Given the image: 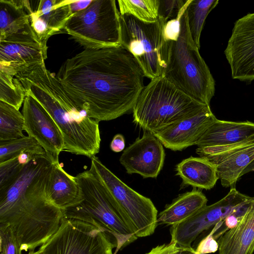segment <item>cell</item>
Returning <instances> with one entry per match:
<instances>
[{
    "label": "cell",
    "instance_id": "6da1fadb",
    "mask_svg": "<svg viewBox=\"0 0 254 254\" xmlns=\"http://www.w3.org/2000/svg\"><path fill=\"white\" fill-rule=\"evenodd\" d=\"M56 76L73 102L99 122L132 111L144 88L140 67L121 44L85 49L67 59Z\"/></svg>",
    "mask_w": 254,
    "mask_h": 254
},
{
    "label": "cell",
    "instance_id": "7a4b0ae2",
    "mask_svg": "<svg viewBox=\"0 0 254 254\" xmlns=\"http://www.w3.org/2000/svg\"><path fill=\"white\" fill-rule=\"evenodd\" d=\"M53 159L37 154L18 177L0 192V224L11 228L21 251L33 252L59 229L63 211L48 194Z\"/></svg>",
    "mask_w": 254,
    "mask_h": 254
},
{
    "label": "cell",
    "instance_id": "3957f363",
    "mask_svg": "<svg viewBox=\"0 0 254 254\" xmlns=\"http://www.w3.org/2000/svg\"><path fill=\"white\" fill-rule=\"evenodd\" d=\"M15 77L48 112L62 134L64 151L90 158L100 150L99 122L71 99L61 82L48 70L45 62L31 65Z\"/></svg>",
    "mask_w": 254,
    "mask_h": 254
},
{
    "label": "cell",
    "instance_id": "277c9868",
    "mask_svg": "<svg viewBox=\"0 0 254 254\" xmlns=\"http://www.w3.org/2000/svg\"><path fill=\"white\" fill-rule=\"evenodd\" d=\"M79 186V204L63 211L64 217L98 224L113 236L117 244L114 254L133 243L136 236L128 220L98 175L91 168L76 176Z\"/></svg>",
    "mask_w": 254,
    "mask_h": 254
},
{
    "label": "cell",
    "instance_id": "5b68a950",
    "mask_svg": "<svg viewBox=\"0 0 254 254\" xmlns=\"http://www.w3.org/2000/svg\"><path fill=\"white\" fill-rule=\"evenodd\" d=\"M207 105L189 96L161 75L151 80L133 107V122L154 133L193 116Z\"/></svg>",
    "mask_w": 254,
    "mask_h": 254
},
{
    "label": "cell",
    "instance_id": "8992f818",
    "mask_svg": "<svg viewBox=\"0 0 254 254\" xmlns=\"http://www.w3.org/2000/svg\"><path fill=\"white\" fill-rule=\"evenodd\" d=\"M186 10L177 40L168 42L167 64L162 75L189 96L209 105L215 93V81L191 37Z\"/></svg>",
    "mask_w": 254,
    "mask_h": 254
},
{
    "label": "cell",
    "instance_id": "52a82bcc",
    "mask_svg": "<svg viewBox=\"0 0 254 254\" xmlns=\"http://www.w3.org/2000/svg\"><path fill=\"white\" fill-rule=\"evenodd\" d=\"M119 23L120 43L134 56L144 76L151 80L162 75L168 54L165 23L158 18L147 22L127 14H120Z\"/></svg>",
    "mask_w": 254,
    "mask_h": 254
},
{
    "label": "cell",
    "instance_id": "ba28073f",
    "mask_svg": "<svg viewBox=\"0 0 254 254\" xmlns=\"http://www.w3.org/2000/svg\"><path fill=\"white\" fill-rule=\"evenodd\" d=\"M120 15L115 0H93L71 15L64 30L84 49L118 45Z\"/></svg>",
    "mask_w": 254,
    "mask_h": 254
},
{
    "label": "cell",
    "instance_id": "9c48e42d",
    "mask_svg": "<svg viewBox=\"0 0 254 254\" xmlns=\"http://www.w3.org/2000/svg\"><path fill=\"white\" fill-rule=\"evenodd\" d=\"M100 225L63 216L58 231L38 252L42 254H114L117 247Z\"/></svg>",
    "mask_w": 254,
    "mask_h": 254
},
{
    "label": "cell",
    "instance_id": "30bf717a",
    "mask_svg": "<svg viewBox=\"0 0 254 254\" xmlns=\"http://www.w3.org/2000/svg\"><path fill=\"white\" fill-rule=\"evenodd\" d=\"M90 168L98 175L112 194L139 238L153 234L157 224V208L151 200L129 187L108 169L100 160L91 158Z\"/></svg>",
    "mask_w": 254,
    "mask_h": 254
},
{
    "label": "cell",
    "instance_id": "8fae6325",
    "mask_svg": "<svg viewBox=\"0 0 254 254\" xmlns=\"http://www.w3.org/2000/svg\"><path fill=\"white\" fill-rule=\"evenodd\" d=\"M251 198L232 188L218 201L206 205L186 220L172 225L170 242L175 243L179 247L192 248V243L201 233L223 221Z\"/></svg>",
    "mask_w": 254,
    "mask_h": 254
},
{
    "label": "cell",
    "instance_id": "7c38bea8",
    "mask_svg": "<svg viewBox=\"0 0 254 254\" xmlns=\"http://www.w3.org/2000/svg\"><path fill=\"white\" fill-rule=\"evenodd\" d=\"M254 142V123L216 119L198 140L196 153L201 157L225 153Z\"/></svg>",
    "mask_w": 254,
    "mask_h": 254
},
{
    "label": "cell",
    "instance_id": "4fadbf2b",
    "mask_svg": "<svg viewBox=\"0 0 254 254\" xmlns=\"http://www.w3.org/2000/svg\"><path fill=\"white\" fill-rule=\"evenodd\" d=\"M224 53L233 79L254 80V13L236 21Z\"/></svg>",
    "mask_w": 254,
    "mask_h": 254
},
{
    "label": "cell",
    "instance_id": "5bb4252c",
    "mask_svg": "<svg viewBox=\"0 0 254 254\" xmlns=\"http://www.w3.org/2000/svg\"><path fill=\"white\" fill-rule=\"evenodd\" d=\"M24 130L36 139L54 161L64 151V139L59 127L45 109L32 96L26 94L22 109Z\"/></svg>",
    "mask_w": 254,
    "mask_h": 254
},
{
    "label": "cell",
    "instance_id": "9a60e30c",
    "mask_svg": "<svg viewBox=\"0 0 254 254\" xmlns=\"http://www.w3.org/2000/svg\"><path fill=\"white\" fill-rule=\"evenodd\" d=\"M165 156L161 141L152 133L145 131L141 138L124 149L120 162L128 174L155 178L163 167Z\"/></svg>",
    "mask_w": 254,
    "mask_h": 254
},
{
    "label": "cell",
    "instance_id": "2e32d148",
    "mask_svg": "<svg viewBox=\"0 0 254 254\" xmlns=\"http://www.w3.org/2000/svg\"><path fill=\"white\" fill-rule=\"evenodd\" d=\"M47 45L34 35L0 40V72L15 76L26 68L45 62Z\"/></svg>",
    "mask_w": 254,
    "mask_h": 254
},
{
    "label": "cell",
    "instance_id": "e0dca14e",
    "mask_svg": "<svg viewBox=\"0 0 254 254\" xmlns=\"http://www.w3.org/2000/svg\"><path fill=\"white\" fill-rule=\"evenodd\" d=\"M216 119L210 105H206L195 115L152 133L166 148L181 151L196 145L203 133Z\"/></svg>",
    "mask_w": 254,
    "mask_h": 254
},
{
    "label": "cell",
    "instance_id": "ac0fdd59",
    "mask_svg": "<svg viewBox=\"0 0 254 254\" xmlns=\"http://www.w3.org/2000/svg\"><path fill=\"white\" fill-rule=\"evenodd\" d=\"M218 254H253L254 252V199L237 225L218 239Z\"/></svg>",
    "mask_w": 254,
    "mask_h": 254
},
{
    "label": "cell",
    "instance_id": "d6986e66",
    "mask_svg": "<svg viewBox=\"0 0 254 254\" xmlns=\"http://www.w3.org/2000/svg\"><path fill=\"white\" fill-rule=\"evenodd\" d=\"M202 158L216 166L221 185L225 188L230 187L241 178L242 172L254 160V142L225 153Z\"/></svg>",
    "mask_w": 254,
    "mask_h": 254
},
{
    "label": "cell",
    "instance_id": "ffe728a7",
    "mask_svg": "<svg viewBox=\"0 0 254 254\" xmlns=\"http://www.w3.org/2000/svg\"><path fill=\"white\" fill-rule=\"evenodd\" d=\"M32 10L27 0H0V40L9 37L36 35L30 23Z\"/></svg>",
    "mask_w": 254,
    "mask_h": 254
},
{
    "label": "cell",
    "instance_id": "44dd1931",
    "mask_svg": "<svg viewBox=\"0 0 254 254\" xmlns=\"http://www.w3.org/2000/svg\"><path fill=\"white\" fill-rule=\"evenodd\" d=\"M48 194L51 200L63 211L76 206L81 200L76 177L66 172L59 161L54 162L49 179Z\"/></svg>",
    "mask_w": 254,
    "mask_h": 254
},
{
    "label": "cell",
    "instance_id": "7402d4cb",
    "mask_svg": "<svg viewBox=\"0 0 254 254\" xmlns=\"http://www.w3.org/2000/svg\"><path fill=\"white\" fill-rule=\"evenodd\" d=\"M207 202L205 195L196 188L181 194L158 215V226H172L185 221L205 206Z\"/></svg>",
    "mask_w": 254,
    "mask_h": 254
},
{
    "label": "cell",
    "instance_id": "603a6c76",
    "mask_svg": "<svg viewBox=\"0 0 254 254\" xmlns=\"http://www.w3.org/2000/svg\"><path fill=\"white\" fill-rule=\"evenodd\" d=\"M176 175L184 185L206 190L212 189L219 179L216 166L205 158L190 156L176 165Z\"/></svg>",
    "mask_w": 254,
    "mask_h": 254
},
{
    "label": "cell",
    "instance_id": "cb8c5ba5",
    "mask_svg": "<svg viewBox=\"0 0 254 254\" xmlns=\"http://www.w3.org/2000/svg\"><path fill=\"white\" fill-rule=\"evenodd\" d=\"M72 0H41L32 14L49 30L52 36L64 30L72 14L69 4Z\"/></svg>",
    "mask_w": 254,
    "mask_h": 254
},
{
    "label": "cell",
    "instance_id": "d4e9b609",
    "mask_svg": "<svg viewBox=\"0 0 254 254\" xmlns=\"http://www.w3.org/2000/svg\"><path fill=\"white\" fill-rule=\"evenodd\" d=\"M218 0H190L186 10L191 37L199 50L200 37L205 20L218 4Z\"/></svg>",
    "mask_w": 254,
    "mask_h": 254
},
{
    "label": "cell",
    "instance_id": "484cf974",
    "mask_svg": "<svg viewBox=\"0 0 254 254\" xmlns=\"http://www.w3.org/2000/svg\"><path fill=\"white\" fill-rule=\"evenodd\" d=\"M24 123L23 116L19 110L0 101V142L24 136Z\"/></svg>",
    "mask_w": 254,
    "mask_h": 254
},
{
    "label": "cell",
    "instance_id": "4316f807",
    "mask_svg": "<svg viewBox=\"0 0 254 254\" xmlns=\"http://www.w3.org/2000/svg\"><path fill=\"white\" fill-rule=\"evenodd\" d=\"M118 3L121 15H130L147 22L158 19L159 0H119Z\"/></svg>",
    "mask_w": 254,
    "mask_h": 254
},
{
    "label": "cell",
    "instance_id": "83f0119b",
    "mask_svg": "<svg viewBox=\"0 0 254 254\" xmlns=\"http://www.w3.org/2000/svg\"><path fill=\"white\" fill-rule=\"evenodd\" d=\"M42 154L46 152L34 138L28 136L0 142V163L14 158L22 153Z\"/></svg>",
    "mask_w": 254,
    "mask_h": 254
},
{
    "label": "cell",
    "instance_id": "f1b7e54d",
    "mask_svg": "<svg viewBox=\"0 0 254 254\" xmlns=\"http://www.w3.org/2000/svg\"><path fill=\"white\" fill-rule=\"evenodd\" d=\"M25 96V89L17 78L0 72V101L19 110Z\"/></svg>",
    "mask_w": 254,
    "mask_h": 254
},
{
    "label": "cell",
    "instance_id": "f546056e",
    "mask_svg": "<svg viewBox=\"0 0 254 254\" xmlns=\"http://www.w3.org/2000/svg\"><path fill=\"white\" fill-rule=\"evenodd\" d=\"M34 155L24 152L18 156L0 163V192L10 186L21 174L24 166Z\"/></svg>",
    "mask_w": 254,
    "mask_h": 254
},
{
    "label": "cell",
    "instance_id": "4dcf8cb0",
    "mask_svg": "<svg viewBox=\"0 0 254 254\" xmlns=\"http://www.w3.org/2000/svg\"><path fill=\"white\" fill-rule=\"evenodd\" d=\"M190 0H159L158 18L165 23L181 16Z\"/></svg>",
    "mask_w": 254,
    "mask_h": 254
},
{
    "label": "cell",
    "instance_id": "1f68e13d",
    "mask_svg": "<svg viewBox=\"0 0 254 254\" xmlns=\"http://www.w3.org/2000/svg\"><path fill=\"white\" fill-rule=\"evenodd\" d=\"M0 254H22L20 245L11 228L0 224Z\"/></svg>",
    "mask_w": 254,
    "mask_h": 254
},
{
    "label": "cell",
    "instance_id": "d6a6232c",
    "mask_svg": "<svg viewBox=\"0 0 254 254\" xmlns=\"http://www.w3.org/2000/svg\"><path fill=\"white\" fill-rule=\"evenodd\" d=\"M215 232V230L212 228L209 234L199 242L195 249L197 254L214 253L218 250L217 241L213 236Z\"/></svg>",
    "mask_w": 254,
    "mask_h": 254
},
{
    "label": "cell",
    "instance_id": "836d02e7",
    "mask_svg": "<svg viewBox=\"0 0 254 254\" xmlns=\"http://www.w3.org/2000/svg\"><path fill=\"white\" fill-rule=\"evenodd\" d=\"M182 16L167 22L164 25V35L167 42L177 40L180 34V20Z\"/></svg>",
    "mask_w": 254,
    "mask_h": 254
},
{
    "label": "cell",
    "instance_id": "e575fe53",
    "mask_svg": "<svg viewBox=\"0 0 254 254\" xmlns=\"http://www.w3.org/2000/svg\"><path fill=\"white\" fill-rule=\"evenodd\" d=\"M179 247L175 243L158 245L145 254H177Z\"/></svg>",
    "mask_w": 254,
    "mask_h": 254
},
{
    "label": "cell",
    "instance_id": "d590c367",
    "mask_svg": "<svg viewBox=\"0 0 254 254\" xmlns=\"http://www.w3.org/2000/svg\"><path fill=\"white\" fill-rule=\"evenodd\" d=\"M125 147V139L123 135L117 134L113 137L111 144V149L115 152H119L124 150Z\"/></svg>",
    "mask_w": 254,
    "mask_h": 254
},
{
    "label": "cell",
    "instance_id": "8d00e7d4",
    "mask_svg": "<svg viewBox=\"0 0 254 254\" xmlns=\"http://www.w3.org/2000/svg\"><path fill=\"white\" fill-rule=\"evenodd\" d=\"M93 0H73L69 4L71 12L74 13L86 9L92 2Z\"/></svg>",
    "mask_w": 254,
    "mask_h": 254
},
{
    "label": "cell",
    "instance_id": "74e56055",
    "mask_svg": "<svg viewBox=\"0 0 254 254\" xmlns=\"http://www.w3.org/2000/svg\"><path fill=\"white\" fill-rule=\"evenodd\" d=\"M177 254H197L195 249L192 248H181L179 249Z\"/></svg>",
    "mask_w": 254,
    "mask_h": 254
},
{
    "label": "cell",
    "instance_id": "f35d334b",
    "mask_svg": "<svg viewBox=\"0 0 254 254\" xmlns=\"http://www.w3.org/2000/svg\"><path fill=\"white\" fill-rule=\"evenodd\" d=\"M254 171V160L251 162L242 172L241 177L245 174Z\"/></svg>",
    "mask_w": 254,
    "mask_h": 254
},
{
    "label": "cell",
    "instance_id": "ab89813d",
    "mask_svg": "<svg viewBox=\"0 0 254 254\" xmlns=\"http://www.w3.org/2000/svg\"><path fill=\"white\" fill-rule=\"evenodd\" d=\"M28 254H42L38 251H36V252H29V253H28Z\"/></svg>",
    "mask_w": 254,
    "mask_h": 254
}]
</instances>
